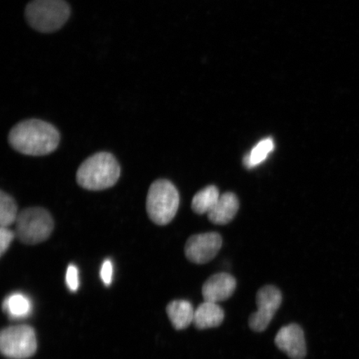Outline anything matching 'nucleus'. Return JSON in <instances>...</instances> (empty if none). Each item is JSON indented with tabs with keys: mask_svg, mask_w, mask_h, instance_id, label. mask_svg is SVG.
Masks as SVG:
<instances>
[{
	"mask_svg": "<svg viewBox=\"0 0 359 359\" xmlns=\"http://www.w3.org/2000/svg\"><path fill=\"white\" fill-rule=\"evenodd\" d=\"M60 135L50 123L38 119L24 121L13 127L8 142L17 151L29 156L51 154L60 144Z\"/></svg>",
	"mask_w": 359,
	"mask_h": 359,
	"instance_id": "1",
	"label": "nucleus"
},
{
	"mask_svg": "<svg viewBox=\"0 0 359 359\" xmlns=\"http://www.w3.org/2000/svg\"><path fill=\"white\" fill-rule=\"evenodd\" d=\"M120 174V165L115 156L109 152H98L80 165L77 182L84 189L102 191L114 187Z\"/></svg>",
	"mask_w": 359,
	"mask_h": 359,
	"instance_id": "2",
	"label": "nucleus"
},
{
	"mask_svg": "<svg viewBox=\"0 0 359 359\" xmlns=\"http://www.w3.org/2000/svg\"><path fill=\"white\" fill-rule=\"evenodd\" d=\"M69 15L70 8L64 0H33L25 11L30 26L41 33H52L61 29Z\"/></svg>",
	"mask_w": 359,
	"mask_h": 359,
	"instance_id": "3",
	"label": "nucleus"
},
{
	"mask_svg": "<svg viewBox=\"0 0 359 359\" xmlns=\"http://www.w3.org/2000/svg\"><path fill=\"white\" fill-rule=\"evenodd\" d=\"M180 204L178 191L168 180L151 184L147 197V212L151 222L165 226L172 221Z\"/></svg>",
	"mask_w": 359,
	"mask_h": 359,
	"instance_id": "4",
	"label": "nucleus"
},
{
	"mask_svg": "<svg viewBox=\"0 0 359 359\" xmlns=\"http://www.w3.org/2000/svg\"><path fill=\"white\" fill-rule=\"evenodd\" d=\"M15 224L17 239L25 245H37L46 241L55 226L50 213L40 208L22 210Z\"/></svg>",
	"mask_w": 359,
	"mask_h": 359,
	"instance_id": "5",
	"label": "nucleus"
},
{
	"mask_svg": "<svg viewBox=\"0 0 359 359\" xmlns=\"http://www.w3.org/2000/svg\"><path fill=\"white\" fill-rule=\"evenodd\" d=\"M37 348L35 331L29 325L8 327L0 334V349L7 358H28L34 355Z\"/></svg>",
	"mask_w": 359,
	"mask_h": 359,
	"instance_id": "6",
	"label": "nucleus"
},
{
	"mask_svg": "<svg viewBox=\"0 0 359 359\" xmlns=\"http://www.w3.org/2000/svg\"><path fill=\"white\" fill-rule=\"evenodd\" d=\"M281 291L273 285H266L257 294V311L250 314L249 326L257 333L266 330L282 304Z\"/></svg>",
	"mask_w": 359,
	"mask_h": 359,
	"instance_id": "7",
	"label": "nucleus"
},
{
	"mask_svg": "<svg viewBox=\"0 0 359 359\" xmlns=\"http://www.w3.org/2000/svg\"><path fill=\"white\" fill-rule=\"evenodd\" d=\"M222 246V238L215 232L192 236L185 246V255L191 262L208 263L217 257Z\"/></svg>",
	"mask_w": 359,
	"mask_h": 359,
	"instance_id": "8",
	"label": "nucleus"
},
{
	"mask_svg": "<svg viewBox=\"0 0 359 359\" xmlns=\"http://www.w3.org/2000/svg\"><path fill=\"white\" fill-rule=\"evenodd\" d=\"M275 344L291 359H304L306 357L304 332L302 326L297 324L282 327L276 336Z\"/></svg>",
	"mask_w": 359,
	"mask_h": 359,
	"instance_id": "9",
	"label": "nucleus"
},
{
	"mask_svg": "<svg viewBox=\"0 0 359 359\" xmlns=\"http://www.w3.org/2000/svg\"><path fill=\"white\" fill-rule=\"evenodd\" d=\"M236 280L228 273H217L209 278L202 286L205 302L219 303L230 299L236 289Z\"/></svg>",
	"mask_w": 359,
	"mask_h": 359,
	"instance_id": "10",
	"label": "nucleus"
},
{
	"mask_svg": "<svg viewBox=\"0 0 359 359\" xmlns=\"http://www.w3.org/2000/svg\"><path fill=\"white\" fill-rule=\"evenodd\" d=\"M239 205V201L234 193H224L219 196L217 203L208 214V218L214 224H228L236 217Z\"/></svg>",
	"mask_w": 359,
	"mask_h": 359,
	"instance_id": "11",
	"label": "nucleus"
},
{
	"mask_svg": "<svg viewBox=\"0 0 359 359\" xmlns=\"http://www.w3.org/2000/svg\"><path fill=\"white\" fill-rule=\"evenodd\" d=\"M224 318V309L218 304L205 302L196 309L193 324L200 330H208L221 325Z\"/></svg>",
	"mask_w": 359,
	"mask_h": 359,
	"instance_id": "12",
	"label": "nucleus"
},
{
	"mask_svg": "<svg viewBox=\"0 0 359 359\" xmlns=\"http://www.w3.org/2000/svg\"><path fill=\"white\" fill-rule=\"evenodd\" d=\"M167 313L170 323L177 330L187 329L194 320L195 311L188 300H173L168 304Z\"/></svg>",
	"mask_w": 359,
	"mask_h": 359,
	"instance_id": "13",
	"label": "nucleus"
},
{
	"mask_svg": "<svg viewBox=\"0 0 359 359\" xmlns=\"http://www.w3.org/2000/svg\"><path fill=\"white\" fill-rule=\"evenodd\" d=\"M2 309L12 320H21L32 313L33 303L26 294L13 293L4 299Z\"/></svg>",
	"mask_w": 359,
	"mask_h": 359,
	"instance_id": "14",
	"label": "nucleus"
},
{
	"mask_svg": "<svg viewBox=\"0 0 359 359\" xmlns=\"http://www.w3.org/2000/svg\"><path fill=\"white\" fill-rule=\"evenodd\" d=\"M275 142L273 138L262 139L255 145L243 158V164L247 169L257 168L268 158L269 154L275 150Z\"/></svg>",
	"mask_w": 359,
	"mask_h": 359,
	"instance_id": "15",
	"label": "nucleus"
},
{
	"mask_svg": "<svg viewBox=\"0 0 359 359\" xmlns=\"http://www.w3.org/2000/svg\"><path fill=\"white\" fill-rule=\"evenodd\" d=\"M219 196L221 194L217 187H206L193 197L192 210L197 214H208L217 203Z\"/></svg>",
	"mask_w": 359,
	"mask_h": 359,
	"instance_id": "16",
	"label": "nucleus"
},
{
	"mask_svg": "<svg viewBox=\"0 0 359 359\" xmlns=\"http://www.w3.org/2000/svg\"><path fill=\"white\" fill-rule=\"evenodd\" d=\"M18 205L15 199L7 193H0V226L1 227L11 226L16 222L18 215Z\"/></svg>",
	"mask_w": 359,
	"mask_h": 359,
	"instance_id": "17",
	"label": "nucleus"
},
{
	"mask_svg": "<svg viewBox=\"0 0 359 359\" xmlns=\"http://www.w3.org/2000/svg\"><path fill=\"white\" fill-rule=\"evenodd\" d=\"M66 285L72 292H76L79 287V269L74 264H70L66 272Z\"/></svg>",
	"mask_w": 359,
	"mask_h": 359,
	"instance_id": "18",
	"label": "nucleus"
},
{
	"mask_svg": "<svg viewBox=\"0 0 359 359\" xmlns=\"http://www.w3.org/2000/svg\"><path fill=\"white\" fill-rule=\"evenodd\" d=\"M15 237H16L15 232L10 230L8 227L0 229V254L1 255L6 252Z\"/></svg>",
	"mask_w": 359,
	"mask_h": 359,
	"instance_id": "19",
	"label": "nucleus"
},
{
	"mask_svg": "<svg viewBox=\"0 0 359 359\" xmlns=\"http://www.w3.org/2000/svg\"><path fill=\"white\" fill-rule=\"evenodd\" d=\"M100 276L103 284L106 286H109L111 284L112 276H114V264L110 259H106L102 263Z\"/></svg>",
	"mask_w": 359,
	"mask_h": 359,
	"instance_id": "20",
	"label": "nucleus"
}]
</instances>
